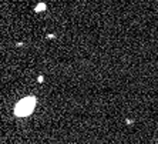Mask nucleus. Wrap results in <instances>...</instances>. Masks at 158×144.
I'll list each match as a JSON object with an SVG mask.
<instances>
[{"mask_svg": "<svg viewBox=\"0 0 158 144\" xmlns=\"http://www.w3.org/2000/svg\"><path fill=\"white\" fill-rule=\"evenodd\" d=\"M43 10H46V4H44V3H39V6H36V7H34V11H36V13L43 11Z\"/></svg>", "mask_w": 158, "mask_h": 144, "instance_id": "f03ea898", "label": "nucleus"}, {"mask_svg": "<svg viewBox=\"0 0 158 144\" xmlns=\"http://www.w3.org/2000/svg\"><path fill=\"white\" fill-rule=\"evenodd\" d=\"M43 80H44V77L43 76H40V77H39V83H43Z\"/></svg>", "mask_w": 158, "mask_h": 144, "instance_id": "7ed1b4c3", "label": "nucleus"}, {"mask_svg": "<svg viewBox=\"0 0 158 144\" xmlns=\"http://www.w3.org/2000/svg\"><path fill=\"white\" fill-rule=\"evenodd\" d=\"M34 106H36V99L34 97H26L16 104L15 114L17 117H26L34 110Z\"/></svg>", "mask_w": 158, "mask_h": 144, "instance_id": "f257e3e1", "label": "nucleus"}]
</instances>
